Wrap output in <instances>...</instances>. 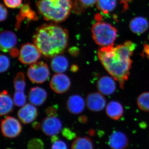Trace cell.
Here are the masks:
<instances>
[{
	"label": "cell",
	"mask_w": 149,
	"mask_h": 149,
	"mask_svg": "<svg viewBox=\"0 0 149 149\" xmlns=\"http://www.w3.org/2000/svg\"><path fill=\"white\" fill-rule=\"evenodd\" d=\"M136 48V44L126 41L122 45L102 47L97 52L100 61L106 70L123 89L128 80L132 66L131 57Z\"/></svg>",
	"instance_id": "1"
},
{
	"label": "cell",
	"mask_w": 149,
	"mask_h": 149,
	"mask_svg": "<svg viewBox=\"0 0 149 149\" xmlns=\"http://www.w3.org/2000/svg\"><path fill=\"white\" fill-rule=\"evenodd\" d=\"M68 32L56 24H43L33 37L34 44L46 57L53 58L63 52L67 47Z\"/></svg>",
	"instance_id": "2"
},
{
	"label": "cell",
	"mask_w": 149,
	"mask_h": 149,
	"mask_svg": "<svg viewBox=\"0 0 149 149\" xmlns=\"http://www.w3.org/2000/svg\"><path fill=\"white\" fill-rule=\"evenodd\" d=\"M72 0H39L37 10L43 18L54 22L64 21L72 9Z\"/></svg>",
	"instance_id": "3"
},
{
	"label": "cell",
	"mask_w": 149,
	"mask_h": 149,
	"mask_svg": "<svg viewBox=\"0 0 149 149\" xmlns=\"http://www.w3.org/2000/svg\"><path fill=\"white\" fill-rule=\"evenodd\" d=\"M93 37L97 45L102 47L114 45L117 36V30L106 22H98L92 28Z\"/></svg>",
	"instance_id": "4"
},
{
	"label": "cell",
	"mask_w": 149,
	"mask_h": 149,
	"mask_svg": "<svg viewBox=\"0 0 149 149\" xmlns=\"http://www.w3.org/2000/svg\"><path fill=\"white\" fill-rule=\"evenodd\" d=\"M50 72L47 65L40 61L31 64L28 68L27 75L32 83L42 84L45 82L49 76Z\"/></svg>",
	"instance_id": "5"
},
{
	"label": "cell",
	"mask_w": 149,
	"mask_h": 149,
	"mask_svg": "<svg viewBox=\"0 0 149 149\" xmlns=\"http://www.w3.org/2000/svg\"><path fill=\"white\" fill-rule=\"evenodd\" d=\"M41 54V52L35 44L27 43L22 46L19 60L23 64L31 65L39 59Z\"/></svg>",
	"instance_id": "6"
},
{
	"label": "cell",
	"mask_w": 149,
	"mask_h": 149,
	"mask_svg": "<svg viewBox=\"0 0 149 149\" xmlns=\"http://www.w3.org/2000/svg\"><path fill=\"white\" fill-rule=\"evenodd\" d=\"M1 130L6 138L13 139L21 133L22 127L20 123L15 118L6 116L1 122Z\"/></svg>",
	"instance_id": "7"
},
{
	"label": "cell",
	"mask_w": 149,
	"mask_h": 149,
	"mask_svg": "<svg viewBox=\"0 0 149 149\" xmlns=\"http://www.w3.org/2000/svg\"><path fill=\"white\" fill-rule=\"evenodd\" d=\"M71 85L69 77L63 73H57L52 77L50 82V86L52 90L58 94L65 93Z\"/></svg>",
	"instance_id": "8"
},
{
	"label": "cell",
	"mask_w": 149,
	"mask_h": 149,
	"mask_svg": "<svg viewBox=\"0 0 149 149\" xmlns=\"http://www.w3.org/2000/svg\"><path fill=\"white\" fill-rule=\"evenodd\" d=\"M41 128L46 136L56 135L61 131L62 124L60 120L56 116L46 117L41 125Z\"/></svg>",
	"instance_id": "9"
},
{
	"label": "cell",
	"mask_w": 149,
	"mask_h": 149,
	"mask_svg": "<svg viewBox=\"0 0 149 149\" xmlns=\"http://www.w3.org/2000/svg\"><path fill=\"white\" fill-rule=\"evenodd\" d=\"M86 104L89 110L98 112L102 110L106 105V100L102 94L99 93H91L87 96Z\"/></svg>",
	"instance_id": "10"
},
{
	"label": "cell",
	"mask_w": 149,
	"mask_h": 149,
	"mask_svg": "<svg viewBox=\"0 0 149 149\" xmlns=\"http://www.w3.org/2000/svg\"><path fill=\"white\" fill-rule=\"evenodd\" d=\"M108 143L111 149H125L129 145V140L123 132L115 131L110 136Z\"/></svg>",
	"instance_id": "11"
},
{
	"label": "cell",
	"mask_w": 149,
	"mask_h": 149,
	"mask_svg": "<svg viewBox=\"0 0 149 149\" xmlns=\"http://www.w3.org/2000/svg\"><path fill=\"white\" fill-rule=\"evenodd\" d=\"M18 117L22 122L24 124L31 123L36 119L38 111L36 107L32 104L24 105L17 113Z\"/></svg>",
	"instance_id": "12"
},
{
	"label": "cell",
	"mask_w": 149,
	"mask_h": 149,
	"mask_svg": "<svg viewBox=\"0 0 149 149\" xmlns=\"http://www.w3.org/2000/svg\"><path fill=\"white\" fill-rule=\"evenodd\" d=\"M17 37L14 32L5 30L1 32L0 36L1 50L3 52H8L16 46Z\"/></svg>",
	"instance_id": "13"
},
{
	"label": "cell",
	"mask_w": 149,
	"mask_h": 149,
	"mask_svg": "<svg viewBox=\"0 0 149 149\" xmlns=\"http://www.w3.org/2000/svg\"><path fill=\"white\" fill-rule=\"evenodd\" d=\"M97 86L99 92L106 95H111L116 91L115 82L112 77L109 76L101 77L97 83Z\"/></svg>",
	"instance_id": "14"
},
{
	"label": "cell",
	"mask_w": 149,
	"mask_h": 149,
	"mask_svg": "<svg viewBox=\"0 0 149 149\" xmlns=\"http://www.w3.org/2000/svg\"><path fill=\"white\" fill-rule=\"evenodd\" d=\"M66 105L70 112L73 114H78L84 111L85 102L81 96L74 95L69 97L67 101Z\"/></svg>",
	"instance_id": "15"
},
{
	"label": "cell",
	"mask_w": 149,
	"mask_h": 149,
	"mask_svg": "<svg viewBox=\"0 0 149 149\" xmlns=\"http://www.w3.org/2000/svg\"><path fill=\"white\" fill-rule=\"evenodd\" d=\"M47 97V92L43 88L39 87L32 88L29 91L28 95L30 102L36 106L42 104L45 102Z\"/></svg>",
	"instance_id": "16"
},
{
	"label": "cell",
	"mask_w": 149,
	"mask_h": 149,
	"mask_svg": "<svg viewBox=\"0 0 149 149\" xmlns=\"http://www.w3.org/2000/svg\"><path fill=\"white\" fill-rule=\"evenodd\" d=\"M149 23L147 19L137 17L132 19L129 23V28L131 32L137 35L143 34L148 29Z\"/></svg>",
	"instance_id": "17"
},
{
	"label": "cell",
	"mask_w": 149,
	"mask_h": 149,
	"mask_svg": "<svg viewBox=\"0 0 149 149\" xmlns=\"http://www.w3.org/2000/svg\"><path fill=\"white\" fill-rule=\"evenodd\" d=\"M14 102L8 92L3 91L0 95V115H6L13 110Z\"/></svg>",
	"instance_id": "18"
},
{
	"label": "cell",
	"mask_w": 149,
	"mask_h": 149,
	"mask_svg": "<svg viewBox=\"0 0 149 149\" xmlns=\"http://www.w3.org/2000/svg\"><path fill=\"white\" fill-rule=\"evenodd\" d=\"M106 112L110 118L113 120H118L123 115V107L119 102L111 101L107 105Z\"/></svg>",
	"instance_id": "19"
},
{
	"label": "cell",
	"mask_w": 149,
	"mask_h": 149,
	"mask_svg": "<svg viewBox=\"0 0 149 149\" xmlns=\"http://www.w3.org/2000/svg\"><path fill=\"white\" fill-rule=\"evenodd\" d=\"M68 61L65 56L58 55L53 58L51 63V68L57 73L65 72L68 67Z\"/></svg>",
	"instance_id": "20"
},
{
	"label": "cell",
	"mask_w": 149,
	"mask_h": 149,
	"mask_svg": "<svg viewBox=\"0 0 149 149\" xmlns=\"http://www.w3.org/2000/svg\"><path fill=\"white\" fill-rule=\"evenodd\" d=\"M29 19L30 20H36L37 16L36 14L32 10L29 5L24 4L22 7L20 9V13L17 17L16 29L19 27L20 23L25 18Z\"/></svg>",
	"instance_id": "21"
},
{
	"label": "cell",
	"mask_w": 149,
	"mask_h": 149,
	"mask_svg": "<svg viewBox=\"0 0 149 149\" xmlns=\"http://www.w3.org/2000/svg\"><path fill=\"white\" fill-rule=\"evenodd\" d=\"M93 141L88 137L76 138L71 145V149H93Z\"/></svg>",
	"instance_id": "22"
},
{
	"label": "cell",
	"mask_w": 149,
	"mask_h": 149,
	"mask_svg": "<svg viewBox=\"0 0 149 149\" xmlns=\"http://www.w3.org/2000/svg\"><path fill=\"white\" fill-rule=\"evenodd\" d=\"M97 6L99 10L106 14L116 8V0H97Z\"/></svg>",
	"instance_id": "23"
},
{
	"label": "cell",
	"mask_w": 149,
	"mask_h": 149,
	"mask_svg": "<svg viewBox=\"0 0 149 149\" xmlns=\"http://www.w3.org/2000/svg\"><path fill=\"white\" fill-rule=\"evenodd\" d=\"M97 0H75L73 5V10L77 14L83 13L85 9L93 6Z\"/></svg>",
	"instance_id": "24"
},
{
	"label": "cell",
	"mask_w": 149,
	"mask_h": 149,
	"mask_svg": "<svg viewBox=\"0 0 149 149\" xmlns=\"http://www.w3.org/2000/svg\"><path fill=\"white\" fill-rule=\"evenodd\" d=\"M137 104L141 110L149 112V92L140 94L137 98Z\"/></svg>",
	"instance_id": "25"
},
{
	"label": "cell",
	"mask_w": 149,
	"mask_h": 149,
	"mask_svg": "<svg viewBox=\"0 0 149 149\" xmlns=\"http://www.w3.org/2000/svg\"><path fill=\"white\" fill-rule=\"evenodd\" d=\"M15 91L24 92L25 88V76L22 72H18L14 80Z\"/></svg>",
	"instance_id": "26"
},
{
	"label": "cell",
	"mask_w": 149,
	"mask_h": 149,
	"mask_svg": "<svg viewBox=\"0 0 149 149\" xmlns=\"http://www.w3.org/2000/svg\"><path fill=\"white\" fill-rule=\"evenodd\" d=\"M14 104L17 107H23L26 104V97L23 91H15L14 94Z\"/></svg>",
	"instance_id": "27"
},
{
	"label": "cell",
	"mask_w": 149,
	"mask_h": 149,
	"mask_svg": "<svg viewBox=\"0 0 149 149\" xmlns=\"http://www.w3.org/2000/svg\"><path fill=\"white\" fill-rule=\"evenodd\" d=\"M27 149H44V142L39 139H31L27 144Z\"/></svg>",
	"instance_id": "28"
},
{
	"label": "cell",
	"mask_w": 149,
	"mask_h": 149,
	"mask_svg": "<svg viewBox=\"0 0 149 149\" xmlns=\"http://www.w3.org/2000/svg\"><path fill=\"white\" fill-rule=\"evenodd\" d=\"M10 65V61L8 57L3 54L0 56V71L1 73L6 72Z\"/></svg>",
	"instance_id": "29"
},
{
	"label": "cell",
	"mask_w": 149,
	"mask_h": 149,
	"mask_svg": "<svg viewBox=\"0 0 149 149\" xmlns=\"http://www.w3.org/2000/svg\"><path fill=\"white\" fill-rule=\"evenodd\" d=\"M62 135L65 139L68 140H72L75 139L76 137V133L73 132L69 128H63L61 131Z\"/></svg>",
	"instance_id": "30"
},
{
	"label": "cell",
	"mask_w": 149,
	"mask_h": 149,
	"mask_svg": "<svg viewBox=\"0 0 149 149\" xmlns=\"http://www.w3.org/2000/svg\"><path fill=\"white\" fill-rule=\"evenodd\" d=\"M22 0H4L6 6L11 8L19 7L21 5Z\"/></svg>",
	"instance_id": "31"
},
{
	"label": "cell",
	"mask_w": 149,
	"mask_h": 149,
	"mask_svg": "<svg viewBox=\"0 0 149 149\" xmlns=\"http://www.w3.org/2000/svg\"><path fill=\"white\" fill-rule=\"evenodd\" d=\"M51 149H68V148L64 141L58 140L53 143Z\"/></svg>",
	"instance_id": "32"
},
{
	"label": "cell",
	"mask_w": 149,
	"mask_h": 149,
	"mask_svg": "<svg viewBox=\"0 0 149 149\" xmlns=\"http://www.w3.org/2000/svg\"><path fill=\"white\" fill-rule=\"evenodd\" d=\"M0 12H1V15H0V20L1 21H3L6 20L7 16V10L5 7L2 4H1L0 6Z\"/></svg>",
	"instance_id": "33"
},
{
	"label": "cell",
	"mask_w": 149,
	"mask_h": 149,
	"mask_svg": "<svg viewBox=\"0 0 149 149\" xmlns=\"http://www.w3.org/2000/svg\"><path fill=\"white\" fill-rule=\"evenodd\" d=\"M57 107L52 106L49 107L46 110V113L49 117L56 116L57 114Z\"/></svg>",
	"instance_id": "34"
},
{
	"label": "cell",
	"mask_w": 149,
	"mask_h": 149,
	"mask_svg": "<svg viewBox=\"0 0 149 149\" xmlns=\"http://www.w3.org/2000/svg\"><path fill=\"white\" fill-rule=\"evenodd\" d=\"M142 55L143 56H146L149 59V45L145 44L144 45Z\"/></svg>",
	"instance_id": "35"
},
{
	"label": "cell",
	"mask_w": 149,
	"mask_h": 149,
	"mask_svg": "<svg viewBox=\"0 0 149 149\" xmlns=\"http://www.w3.org/2000/svg\"><path fill=\"white\" fill-rule=\"evenodd\" d=\"M121 4L123 6V10L125 11L128 8V3L132 1L133 0H119Z\"/></svg>",
	"instance_id": "36"
},
{
	"label": "cell",
	"mask_w": 149,
	"mask_h": 149,
	"mask_svg": "<svg viewBox=\"0 0 149 149\" xmlns=\"http://www.w3.org/2000/svg\"><path fill=\"white\" fill-rule=\"evenodd\" d=\"M69 53L73 56H77L79 54V49L76 47L70 48L69 50Z\"/></svg>",
	"instance_id": "37"
},
{
	"label": "cell",
	"mask_w": 149,
	"mask_h": 149,
	"mask_svg": "<svg viewBox=\"0 0 149 149\" xmlns=\"http://www.w3.org/2000/svg\"><path fill=\"white\" fill-rule=\"evenodd\" d=\"M19 52L18 50L16 48H14L12 49L10 51V54L11 56L13 57L17 56L18 55H19Z\"/></svg>",
	"instance_id": "38"
},
{
	"label": "cell",
	"mask_w": 149,
	"mask_h": 149,
	"mask_svg": "<svg viewBox=\"0 0 149 149\" xmlns=\"http://www.w3.org/2000/svg\"><path fill=\"white\" fill-rule=\"evenodd\" d=\"M95 18L97 21L101 22V20H102L103 16H102V15L100 14L97 13L95 15Z\"/></svg>",
	"instance_id": "39"
},
{
	"label": "cell",
	"mask_w": 149,
	"mask_h": 149,
	"mask_svg": "<svg viewBox=\"0 0 149 149\" xmlns=\"http://www.w3.org/2000/svg\"><path fill=\"white\" fill-rule=\"evenodd\" d=\"M87 120H88V119H87V117L85 116H80L79 118V121L82 123H86L87 122Z\"/></svg>",
	"instance_id": "40"
},
{
	"label": "cell",
	"mask_w": 149,
	"mask_h": 149,
	"mask_svg": "<svg viewBox=\"0 0 149 149\" xmlns=\"http://www.w3.org/2000/svg\"><path fill=\"white\" fill-rule=\"evenodd\" d=\"M40 124L38 122H35L33 124V127L35 130H38L40 128Z\"/></svg>",
	"instance_id": "41"
},
{
	"label": "cell",
	"mask_w": 149,
	"mask_h": 149,
	"mask_svg": "<svg viewBox=\"0 0 149 149\" xmlns=\"http://www.w3.org/2000/svg\"><path fill=\"white\" fill-rule=\"evenodd\" d=\"M58 140V138L56 135H54V136H52L51 141H52L53 143H54L55 142L57 141Z\"/></svg>",
	"instance_id": "42"
},
{
	"label": "cell",
	"mask_w": 149,
	"mask_h": 149,
	"mask_svg": "<svg viewBox=\"0 0 149 149\" xmlns=\"http://www.w3.org/2000/svg\"><path fill=\"white\" fill-rule=\"evenodd\" d=\"M78 67L76 65H73L71 66V70H72V72H76L78 70Z\"/></svg>",
	"instance_id": "43"
},
{
	"label": "cell",
	"mask_w": 149,
	"mask_h": 149,
	"mask_svg": "<svg viewBox=\"0 0 149 149\" xmlns=\"http://www.w3.org/2000/svg\"><path fill=\"white\" fill-rule=\"evenodd\" d=\"M10 149V148H7V149Z\"/></svg>",
	"instance_id": "44"
}]
</instances>
